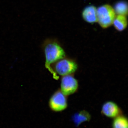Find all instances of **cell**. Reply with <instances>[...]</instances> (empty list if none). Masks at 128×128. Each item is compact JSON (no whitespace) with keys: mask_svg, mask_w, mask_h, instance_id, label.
<instances>
[{"mask_svg":"<svg viewBox=\"0 0 128 128\" xmlns=\"http://www.w3.org/2000/svg\"><path fill=\"white\" fill-rule=\"evenodd\" d=\"M50 110L54 112H60L66 110L68 107L67 96L60 89L56 91L50 97L48 101Z\"/></svg>","mask_w":128,"mask_h":128,"instance_id":"cell-4","label":"cell"},{"mask_svg":"<svg viewBox=\"0 0 128 128\" xmlns=\"http://www.w3.org/2000/svg\"><path fill=\"white\" fill-rule=\"evenodd\" d=\"M91 119V115L89 112L85 110L76 112L71 117L72 120L76 127H78L83 123L88 122Z\"/></svg>","mask_w":128,"mask_h":128,"instance_id":"cell-7","label":"cell"},{"mask_svg":"<svg viewBox=\"0 0 128 128\" xmlns=\"http://www.w3.org/2000/svg\"><path fill=\"white\" fill-rule=\"evenodd\" d=\"M78 80L73 74L62 76L60 80V90L66 96L75 94L79 89Z\"/></svg>","mask_w":128,"mask_h":128,"instance_id":"cell-5","label":"cell"},{"mask_svg":"<svg viewBox=\"0 0 128 128\" xmlns=\"http://www.w3.org/2000/svg\"><path fill=\"white\" fill-rule=\"evenodd\" d=\"M52 69L58 76L73 74L78 69L76 61L66 57L59 60L52 66Z\"/></svg>","mask_w":128,"mask_h":128,"instance_id":"cell-2","label":"cell"},{"mask_svg":"<svg viewBox=\"0 0 128 128\" xmlns=\"http://www.w3.org/2000/svg\"><path fill=\"white\" fill-rule=\"evenodd\" d=\"M101 112L104 116L112 119L123 114L121 108L112 101H108L103 104L101 108Z\"/></svg>","mask_w":128,"mask_h":128,"instance_id":"cell-6","label":"cell"},{"mask_svg":"<svg viewBox=\"0 0 128 128\" xmlns=\"http://www.w3.org/2000/svg\"><path fill=\"white\" fill-rule=\"evenodd\" d=\"M112 128H128V118L122 114L113 119Z\"/></svg>","mask_w":128,"mask_h":128,"instance_id":"cell-10","label":"cell"},{"mask_svg":"<svg viewBox=\"0 0 128 128\" xmlns=\"http://www.w3.org/2000/svg\"><path fill=\"white\" fill-rule=\"evenodd\" d=\"M128 19L126 16L117 15L116 16L113 24L115 29L118 32H122L128 26Z\"/></svg>","mask_w":128,"mask_h":128,"instance_id":"cell-9","label":"cell"},{"mask_svg":"<svg viewBox=\"0 0 128 128\" xmlns=\"http://www.w3.org/2000/svg\"><path fill=\"white\" fill-rule=\"evenodd\" d=\"M114 9L118 15L126 16H128V3L126 2L121 1L117 2L114 6Z\"/></svg>","mask_w":128,"mask_h":128,"instance_id":"cell-11","label":"cell"},{"mask_svg":"<svg viewBox=\"0 0 128 128\" xmlns=\"http://www.w3.org/2000/svg\"><path fill=\"white\" fill-rule=\"evenodd\" d=\"M98 22L103 28H106L113 24L116 17L114 9L108 4H105L98 7L97 10Z\"/></svg>","mask_w":128,"mask_h":128,"instance_id":"cell-3","label":"cell"},{"mask_svg":"<svg viewBox=\"0 0 128 128\" xmlns=\"http://www.w3.org/2000/svg\"><path fill=\"white\" fill-rule=\"evenodd\" d=\"M43 50L45 58V66L55 80L59 76L54 73L52 66L59 60L66 57L65 50L59 42L53 39H48L43 43Z\"/></svg>","mask_w":128,"mask_h":128,"instance_id":"cell-1","label":"cell"},{"mask_svg":"<svg viewBox=\"0 0 128 128\" xmlns=\"http://www.w3.org/2000/svg\"><path fill=\"white\" fill-rule=\"evenodd\" d=\"M82 16L84 20L89 23H95L98 22L97 9L94 6H86L83 10Z\"/></svg>","mask_w":128,"mask_h":128,"instance_id":"cell-8","label":"cell"}]
</instances>
